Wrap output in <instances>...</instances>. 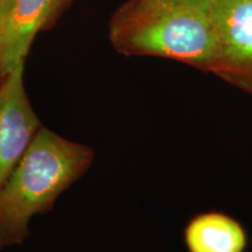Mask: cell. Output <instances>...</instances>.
I'll return each instance as SVG.
<instances>
[{"mask_svg": "<svg viewBox=\"0 0 252 252\" xmlns=\"http://www.w3.org/2000/svg\"><path fill=\"white\" fill-rule=\"evenodd\" d=\"M215 0H125L109 23V40L124 56H153L212 72L217 60Z\"/></svg>", "mask_w": 252, "mask_h": 252, "instance_id": "6da1fadb", "label": "cell"}, {"mask_svg": "<svg viewBox=\"0 0 252 252\" xmlns=\"http://www.w3.org/2000/svg\"><path fill=\"white\" fill-rule=\"evenodd\" d=\"M184 241L188 252H245L249 244L242 223L220 212L197 214L189 220Z\"/></svg>", "mask_w": 252, "mask_h": 252, "instance_id": "8992f818", "label": "cell"}, {"mask_svg": "<svg viewBox=\"0 0 252 252\" xmlns=\"http://www.w3.org/2000/svg\"><path fill=\"white\" fill-rule=\"evenodd\" d=\"M14 2L15 0H0V30L4 26L6 19L11 13Z\"/></svg>", "mask_w": 252, "mask_h": 252, "instance_id": "52a82bcc", "label": "cell"}, {"mask_svg": "<svg viewBox=\"0 0 252 252\" xmlns=\"http://www.w3.org/2000/svg\"><path fill=\"white\" fill-rule=\"evenodd\" d=\"M72 1H74V0H59L54 12V17H53V25L55 24V21L58 20L60 15H61L63 12L69 7V5H70Z\"/></svg>", "mask_w": 252, "mask_h": 252, "instance_id": "ba28073f", "label": "cell"}, {"mask_svg": "<svg viewBox=\"0 0 252 252\" xmlns=\"http://www.w3.org/2000/svg\"><path fill=\"white\" fill-rule=\"evenodd\" d=\"M217 60L213 74L252 94V0L214 1Z\"/></svg>", "mask_w": 252, "mask_h": 252, "instance_id": "3957f363", "label": "cell"}, {"mask_svg": "<svg viewBox=\"0 0 252 252\" xmlns=\"http://www.w3.org/2000/svg\"><path fill=\"white\" fill-rule=\"evenodd\" d=\"M25 62L0 80V187L42 127L24 84Z\"/></svg>", "mask_w": 252, "mask_h": 252, "instance_id": "277c9868", "label": "cell"}, {"mask_svg": "<svg viewBox=\"0 0 252 252\" xmlns=\"http://www.w3.org/2000/svg\"><path fill=\"white\" fill-rule=\"evenodd\" d=\"M59 0H15L0 30V80L26 61L40 31L53 26Z\"/></svg>", "mask_w": 252, "mask_h": 252, "instance_id": "5b68a950", "label": "cell"}, {"mask_svg": "<svg viewBox=\"0 0 252 252\" xmlns=\"http://www.w3.org/2000/svg\"><path fill=\"white\" fill-rule=\"evenodd\" d=\"M94 160L91 147L42 126L0 187V251L24 244L32 219L50 212Z\"/></svg>", "mask_w": 252, "mask_h": 252, "instance_id": "7a4b0ae2", "label": "cell"}]
</instances>
